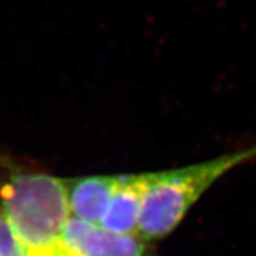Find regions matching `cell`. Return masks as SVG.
<instances>
[{
    "label": "cell",
    "mask_w": 256,
    "mask_h": 256,
    "mask_svg": "<svg viewBox=\"0 0 256 256\" xmlns=\"http://www.w3.org/2000/svg\"><path fill=\"white\" fill-rule=\"evenodd\" d=\"M0 212L26 256H66L72 218L64 180L28 171L0 156Z\"/></svg>",
    "instance_id": "6da1fadb"
},
{
    "label": "cell",
    "mask_w": 256,
    "mask_h": 256,
    "mask_svg": "<svg viewBox=\"0 0 256 256\" xmlns=\"http://www.w3.org/2000/svg\"><path fill=\"white\" fill-rule=\"evenodd\" d=\"M254 161L256 144L196 164L151 172L137 235L146 242L168 236L214 184L232 170Z\"/></svg>",
    "instance_id": "7a4b0ae2"
},
{
    "label": "cell",
    "mask_w": 256,
    "mask_h": 256,
    "mask_svg": "<svg viewBox=\"0 0 256 256\" xmlns=\"http://www.w3.org/2000/svg\"><path fill=\"white\" fill-rule=\"evenodd\" d=\"M66 256H156L148 242L101 225L70 218L63 234Z\"/></svg>",
    "instance_id": "3957f363"
},
{
    "label": "cell",
    "mask_w": 256,
    "mask_h": 256,
    "mask_svg": "<svg viewBox=\"0 0 256 256\" xmlns=\"http://www.w3.org/2000/svg\"><path fill=\"white\" fill-rule=\"evenodd\" d=\"M118 181L120 175H92L64 180L72 216L100 225Z\"/></svg>",
    "instance_id": "277c9868"
},
{
    "label": "cell",
    "mask_w": 256,
    "mask_h": 256,
    "mask_svg": "<svg viewBox=\"0 0 256 256\" xmlns=\"http://www.w3.org/2000/svg\"><path fill=\"white\" fill-rule=\"evenodd\" d=\"M150 176L151 172L120 175L117 190L100 224L102 228L118 234L137 235L138 220Z\"/></svg>",
    "instance_id": "5b68a950"
},
{
    "label": "cell",
    "mask_w": 256,
    "mask_h": 256,
    "mask_svg": "<svg viewBox=\"0 0 256 256\" xmlns=\"http://www.w3.org/2000/svg\"><path fill=\"white\" fill-rule=\"evenodd\" d=\"M0 256H26L0 212Z\"/></svg>",
    "instance_id": "8992f818"
}]
</instances>
